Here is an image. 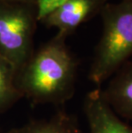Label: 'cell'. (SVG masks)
I'll return each instance as SVG.
<instances>
[{
	"mask_svg": "<svg viewBox=\"0 0 132 133\" xmlns=\"http://www.w3.org/2000/svg\"><path fill=\"white\" fill-rule=\"evenodd\" d=\"M37 22L34 4L0 1V55L16 73L34 52Z\"/></svg>",
	"mask_w": 132,
	"mask_h": 133,
	"instance_id": "cell-3",
	"label": "cell"
},
{
	"mask_svg": "<svg viewBox=\"0 0 132 133\" xmlns=\"http://www.w3.org/2000/svg\"><path fill=\"white\" fill-rule=\"evenodd\" d=\"M0 1H14V2H23V3H30V4H34L35 0H0Z\"/></svg>",
	"mask_w": 132,
	"mask_h": 133,
	"instance_id": "cell-10",
	"label": "cell"
},
{
	"mask_svg": "<svg viewBox=\"0 0 132 133\" xmlns=\"http://www.w3.org/2000/svg\"><path fill=\"white\" fill-rule=\"evenodd\" d=\"M68 1L70 0H35L34 8L37 21L42 22L47 16Z\"/></svg>",
	"mask_w": 132,
	"mask_h": 133,
	"instance_id": "cell-9",
	"label": "cell"
},
{
	"mask_svg": "<svg viewBox=\"0 0 132 133\" xmlns=\"http://www.w3.org/2000/svg\"><path fill=\"white\" fill-rule=\"evenodd\" d=\"M131 1H132V0H131Z\"/></svg>",
	"mask_w": 132,
	"mask_h": 133,
	"instance_id": "cell-11",
	"label": "cell"
},
{
	"mask_svg": "<svg viewBox=\"0 0 132 133\" xmlns=\"http://www.w3.org/2000/svg\"><path fill=\"white\" fill-rule=\"evenodd\" d=\"M108 0H70L47 16L41 22L67 38L78 27L100 14Z\"/></svg>",
	"mask_w": 132,
	"mask_h": 133,
	"instance_id": "cell-4",
	"label": "cell"
},
{
	"mask_svg": "<svg viewBox=\"0 0 132 133\" xmlns=\"http://www.w3.org/2000/svg\"><path fill=\"white\" fill-rule=\"evenodd\" d=\"M8 133H82L75 116L59 111L48 119L32 121Z\"/></svg>",
	"mask_w": 132,
	"mask_h": 133,
	"instance_id": "cell-7",
	"label": "cell"
},
{
	"mask_svg": "<svg viewBox=\"0 0 132 133\" xmlns=\"http://www.w3.org/2000/svg\"><path fill=\"white\" fill-rule=\"evenodd\" d=\"M65 37L54 38L34 51L16 73L22 97L33 104L63 106L75 92L78 62L67 46Z\"/></svg>",
	"mask_w": 132,
	"mask_h": 133,
	"instance_id": "cell-1",
	"label": "cell"
},
{
	"mask_svg": "<svg viewBox=\"0 0 132 133\" xmlns=\"http://www.w3.org/2000/svg\"><path fill=\"white\" fill-rule=\"evenodd\" d=\"M22 98L16 85V70L0 55V112L13 106Z\"/></svg>",
	"mask_w": 132,
	"mask_h": 133,
	"instance_id": "cell-8",
	"label": "cell"
},
{
	"mask_svg": "<svg viewBox=\"0 0 132 133\" xmlns=\"http://www.w3.org/2000/svg\"><path fill=\"white\" fill-rule=\"evenodd\" d=\"M107 82L101 89L106 103L119 118L132 122V58Z\"/></svg>",
	"mask_w": 132,
	"mask_h": 133,
	"instance_id": "cell-6",
	"label": "cell"
},
{
	"mask_svg": "<svg viewBox=\"0 0 132 133\" xmlns=\"http://www.w3.org/2000/svg\"><path fill=\"white\" fill-rule=\"evenodd\" d=\"M100 15L102 34L88 70L89 81L96 88L132 58V1L107 2Z\"/></svg>",
	"mask_w": 132,
	"mask_h": 133,
	"instance_id": "cell-2",
	"label": "cell"
},
{
	"mask_svg": "<svg viewBox=\"0 0 132 133\" xmlns=\"http://www.w3.org/2000/svg\"><path fill=\"white\" fill-rule=\"evenodd\" d=\"M83 112L89 133H132V127L119 118L106 103L101 88H94L86 95Z\"/></svg>",
	"mask_w": 132,
	"mask_h": 133,
	"instance_id": "cell-5",
	"label": "cell"
}]
</instances>
